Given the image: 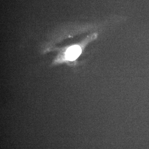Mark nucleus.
Listing matches in <instances>:
<instances>
[{
    "mask_svg": "<svg viewBox=\"0 0 149 149\" xmlns=\"http://www.w3.org/2000/svg\"><path fill=\"white\" fill-rule=\"evenodd\" d=\"M81 53V49L78 46H73L69 48L66 52V58L70 61H74Z\"/></svg>",
    "mask_w": 149,
    "mask_h": 149,
    "instance_id": "obj_1",
    "label": "nucleus"
}]
</instances>
